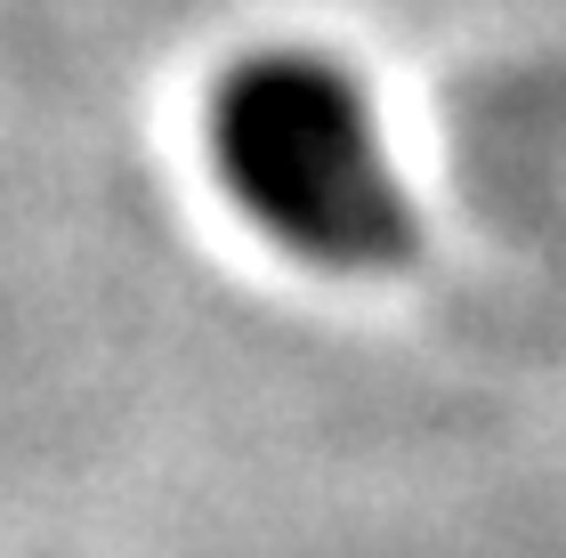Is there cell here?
I'll return each mask as SVG.
<instances>
[{"mask_svg": "<svg viewBox=\"0 0 566 558\" xmlns=\"http://www.w3.org/2000/svg\"><path fill=\"white\" fill-rule=\"evenodd\" d=\"M219 170L243 211L307 260L380 267L413 243L356 90L307 57H260L219 90Z\"/></svg>", "mask_w": 566, "mask_h": 558, "instance_id": "cell-1", "label": "cell"}]
</instances>
